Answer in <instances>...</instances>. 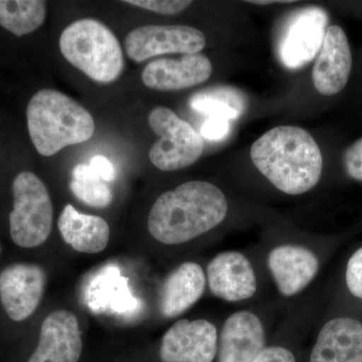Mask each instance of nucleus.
Masks as SVG:
<instances>
[{
  "mask_svg": "<svg viewBox=\"0 0 362 362\" xmlns=\"http://www.w3.org/2000/svg\"><path fill=\"white\" fill-rule=\"evenodd\" d=\"M230 130V121L221 117H207L202 127V136L207 140L218 141L223 139Z\"/></svg>",
  "mask_w": 362,
  "mask_h": 362,
  "instance_id": "nucleus-27",
  "label": "nucleus"
},
{
  "mask_svg": "<svg viewBox=\"0 0 362 362\" xmlns=\"http://www.w3.org/2000/svg\"><path fill=\"white\" fill-rule=\"evenodd\" d=\"M59 49L66 61L96 82H114L124 69L122 49L103 23L78 20L62 33Z\"/></svg>",
  "mask_w": 362,
  "mask_h": 362,
  "instance_id": "nucleus-4",
  "label": "nucleus"
},
{
  "mask_svg": "<svg viewBox=\"0 0 362 362\" xmlns=\"http://www.w3.org/2000/svg\"><path fill=\"white\" fill-rule=\"evenodd\" d=\"M327 25L328 14L321 7L293 11L278 37L277 54L282 65L298 70L310 63L322 47Z\"/></svg>",
  "mask_w": 362,
  "mask_h": 362,
  "instance_id": "nucleus-7",
  "label": "nucleus"
},
{
  "mask_svg": "<svg viewBox=\"0 0 362 362\" xmlns=\"http://www.w3.org/2000/svg\"><path fill=\"white\" fill-rule=\"evenodd\" d=\"M213 66L202 54H183L180 59H157L142 71V81L150 89L177 90L206 82Z\"/></svg>",
  "mask_w": 362,
  "mask_h": 362,
  "instance_id": "nucleus-16",
  "label": "nucleus"
},
{
  "mask_svg": "<svg viewBox=\"0 0 362 362\" xmlns=\"http://www.w3.org/2000/svg\"><path fill=\"white\" fill-rule=\"evenodd\" d=\"M204 33L187 25H144L128 33L125 49L136 63L161 54H199L206 47Z\"/></svg>",
  "mask_w": 362,
  "mask_h": 362,
  "instance_id": "nucleus-8",
  "label": "nucleus"
},
{
  "mask_svg": "<svg viewBox=\"0 0 362 362\" xmlns=\"http://www.w3.org/2000/svg\"><path fill=\"white\" fill-rule=\"evenodd\" d=\"M218 331L206 319H180L166 330L158 347L159 362H216Z\"/></svg>",
  "mask_w": 362,
  "mask_h": 362,
  "instance_id": "nucleus-9",
  "label": "nucleus"
},
{
  "mask_svg": "<svg viewBox=\"0 0 362 362\" xmlns=\"http://www.w3.org/2000/svg\"><path fill=\"white\" fill-rule=\"evenodd\" d=\"M44 268L30 263H14L0 272V304L9 319L23 322L39 308L45 287Z\"/></svg>",
  "mask_w": 362,
  "mask_h": 362,
  "instance_id": "nucleus-10",
  "label": "nucleus"
},
{
  "mask_svg": "<svg viewBox=\"0 0 362 362\" xmlns=\"http://www.w3.org/2000/svg\"><path fill=\"white\" fill-rule=\"evenodd\" d=\"M252 163L280 192L300 195L320 181L323 158L315 139L297 126H278L264 133L251 148Z\"/></svg>",
  "mask_w": 362,
  "mask_h": 362,
  "instance_id": "nucleus-2",
  "label": "nucleus"
},
{
  "mask_svg": "<svg viewBox=\"0 0 362 362\" xmlns=\"http://www.w3.org/2000/svg\"><path fill=\"white\" fill-rule=\"evenodd\" d=\"M123 2L131 6L141 7L153 13L166 14V16H175V14L182 13L192 4V1H185V0H126Z\"/></svg>",
  "mask_w": 362,
  "mask_h": 362,
  "instance_id": "nucleus-23",
  "label": "nucleus"
},
{
  "mask_svg": "<svg viewBox=\"0 0 362 362\" xmlns=\"http://www.w3.org/2000/svg\"><path fill=\"white\" fill-rule=\"evenodd\" d=\"M150 128L160 137L149 151L156 168L175 171L199 160L204 152V139L187 121L166 107H156L148 116Z\"/></svg>",
  "mask_w": 362,
  "mask_h": 362,
  "instance_id": "nucleus-6",
  "label": "nucleus"
},
{
  "mask_svg": "<svg viewBox=\"0 0 362 362\" xmlns=\"http://www.w3.org/2000/svg\"><path fill=\"white\" fill-rule=\"evenodd\" d=\"M83 349L77 316L69 310L52 311L42 321L39 340L26 362H80Z\"/></svg>",
  "mask_w": 362,
  "mask_h": 362,
  "instance_id": "nucleus-12",
  "label": "nucleus"
},
{
  "mask_svg": "<svg viewBox=\"0 0 362 362\" xmlns=\"http://www.w3.org/2000/svg\"><path fill=\"white\" fill-rule=\"evenodd\" d=\"M345 283L350 294L362 301V247L357 249L347 262Z\"/></svg>",
  "mask_w": 362,
  "mask_h": 362,
  "instance_id": "nucleus-24",
  "label": "nucleus"
},
{
  "mask_svg": "<svg viewBox=\"0 0 362 362\" xmlns=\"http://www.w3.org/2000/svg\"><path fill=\"white\" fill-rule=\"evenodd\" d=\"M351 66V51L344 30L339 25L328 26L312 70L314 88L324 96L337 94L349 82Z\"/></svg>",
  "mask_w": 362,
  "mask_h": 362,
  "instance_id": "nucleus-15",
  "label": "nucleus"
},
{
  "mask_svg": "<svg viewBox=\"0 0 362 362\" xmlns=\"http://www.w3.org/2000/svg\"><path fill=\"white\" fill-rule=\"evenodd\" d=\"M308 362H362V322L335 317L319 330Z\"/></svg>",
  "mask_w": 362,
  "mask_h": 362,
  "instance_id": "nucleus-17",
  "label": "nucleus"
},
{
  "mask_svg": "<svg viewBox=\"0 0 362 362\" xmlns=\"http://www.w3.org/2000/svg\"><path fill=\"white\" fill-rule=\"evenodd\" d=\"M189 104L195 111L230 121L240 118L247 111L249 98L233 86H213L194 94Z\"/></svg>",
  "mask_w": 362,
  "mask_h": 362,
  "instance_id": "nucleus-20",
  "label": "nucleus"
},
{
  "mask_svg": "<svg viewBox=\"0 0 362 362\" xmlns=\"http://www.w3.org/2000/svg\"><path fill=\"white\" fill-rule=\"evenodd\" d=\"M249 4H258V6H269V4H293L294 1H247Z\"/></svg>",
  "mask_w": 362,
  "mask_h": 362,
  "instance_id": "nucleus-29",
  "label": "nucleus"
},
{
  "mask_svg": "<svg viewBox=\"0 0 362 362\" xmlns=\"http://www.w3.org/2000/svg\"><path fill=\"white\" fill-rule=\"evenodd\" d=\"M90 165L96 170L98 175L106 182H111L115 180L116 170L112 162L107 157L96 156L90 161Z\"/></svg>",
  "mask_w": 362,
  "mask_h": 362,
  "instance_id": "nucleus-28",
  "label": "nucleus"
},
{
  "mask_svg": "<svg viewBox=\"0 0 362 362\" xmlns=\"http://www.w3.org/2000/svg\"><path fill=\"white\" fill-rule=\"evenodd\" d=\"M343 164L347 175L358 181H362V138L354 142L345 151Z\"/></svg>",
  "mask_w": 362,
  "mask_h": 362,
  "instance_id": "nucleus-25",
  "label": "nucleus"
},
{
  "mask_svg": "<svg viewBox=\"0 0 362 362\" xmlns=\"http://www.w3.org/2000/svg\"><path fill=\"white\" fill-rule=\"evenodd\" d=\"M58 228L66 244L84 254L103 252L110 240V226L103 218L80 213L71 204L59 214Z\"/></svg>",
  "mask_w": 362,
  "mask_h": 362,
  "instance_id": "nucleus-19",
  "label": "nucleus"
},
{
  "mask_svg": "<svg viewBox=\"0 0 362 362\" xmlns=\"http://www.w3.org/2000/svg\"><path fill=\"white\" fill-rule=\"evenodd\" d=\"M228 211V199L220 188L209 181H187L156 199L147 226L157 242L177 246L220 226Z\"/></svg>",
  "mask_w": 362,
  "mask_h": 362,
  "instance_id": "nucleus-1",
  "label": "nucleus"
},
{
  "mask_svg": "<svg viewBox=\"0 0 362 362\" xmlns=\"http://www.w3.org/2000/svg\"><path fill=\"white\" fill-rule=\"evenodd\" d=\"M47 16V4L42 0H0V25L23 37L37 30Z\"/></svg>",
  "mask_w": 362,
  "mask_h": 362,
  "instance_id": "nucleus-21",
  "label": "nucleus"
},
{
  "mask_svg": "<svg viewBox=\"0 0 362 362\" xmlns=\"http://www.w3.org/2000/svg\"><path fill=\"white\" fill-rule=\"evenodd\" d=\"M206 271L195 262H185L169 273L161 287L159 307L162 315L175 318L192 308L204 296Z\"/></svg>",
  "mask_w": 362,
  "mask_h": 362,
  "instance_id": "nucleus-18",
  "label": "nucleus"
},
{
  "mask_svg": "<svg viewBox=\"0 0 362 362\" xmlns=\"http://www.w3.org/2000/svg\"><path fill=\"white\" fill-rule=\"evenodd\" d=\"M267 345L261 317L251 310L237 311L226 319L218 332L216 362H252Z\"/></svg>",
  "mask_w": 362,
  "mask_h": 362,
  "instance_id": "nucleus-14",
  "label": "nucleus"
},
{
  "mask_svg": "<svg viewBox=\"0 0 362 362\" xmlns=\"http://www.w3.org/2000/svg\"><path fill=\"white\" fill-rule=\"evenodd\" d=\"M206 282L214 297L228 302L247 301L258 291V278L252 262L238 251L218 252L207 264Z\"/></svg>",
  "mask_w": 362,
  "mask_h": 362,
  "instance_id": "nucleus-11",
  "label": "nucleus"
},
{
  "mask_svg": "<svg viewBox=\"0 0 362 362\" xmlns=\"http://www.w3.org/2000/svg\"><path fill=\"white\" fill-rule=\"evenodd\" d=\"M252 362H298L296 354L282 344L267 345Z\"/></svg>",
  "mask_w": 362,
  "mask_h": 362,
  "instance_id": "nucleus-26",
  "label": "nucleus"
},
{
  "mask_svg": "<svg viewBox=\"0 0 362 362\" xmlns=\"http://www.w3.org/2000/svg\"><path fill=\"white\" fill-rule=\"evenodd\" d=\"M28 132L40 156L49 157L70 145L92 138L95 121L90 112L64 93L40 90L26 110Z\"/></svg>",
  "mask_w": 362,
  "mask_h": 362,
  "instance_id": "nucleus-3",
  "label": "nucleus"
},
{
  "mask_svg": "<svg viewBox=\"0 0 362 362\" xmlns=\"http://www.w3.org/2000/svg\"><path fill=\"white\" fill-rule=\"evenodd\" d=\"M0 254H1V245H0Z\"/></svg>",
  "mask_w": 362,
  "mask_h": 362,
  "instance_id": "nucleus-30",
  "label": "nucleus"
},
{
  "mask_svg": "<svg viewBox=\"0 0 362 362\" xmlns=\"http://www.w3.org/2000/svg\"><path fill=\"white\" fill-rule=\"evenodd\" d=\"M13 209L9 214V233L16 246L33 249L51 235L54 206L49 190L35 173L21 171L13 182Z\"/></svg>",
  "mask_w": 362,
  "mask_h": 362,
  "instance_id": "nucleus-5",
  "label": "nucleus"
},
{
  "mask_svg": "<svg viewBox=\"0 0 362 362\" xmlns=\"http://www.w3.org/2000/svg\"><path fill=\"white\" fill-rule=\"evenodd\" d=\"M267 266L278 292L291 298L304 291L315 280L320 259L303 245L283 244L269 252Z\"/></svg>",
  "mask_w": 362,
  "mask_h": 362,
  "instance_id": "nucleus-13",
  "label": "nucleus"
},
{
  "mask_svg": "<svg viewBox=\"0 0 362 362\" xmlns=\"http://www.w3.org/2000/svg\"><path fill=\"white\" fill-rule=\"evenodd\" d=\"M70 188L73 194L95 209L108 207L113 201V190L88 164H78L71 171Z\"/></svg>",
  "mask_w": 362,
  "mask_h": 362,
  "instance_id": "nucleus-22",
  "label": "nucleus"
}]
</instances>
